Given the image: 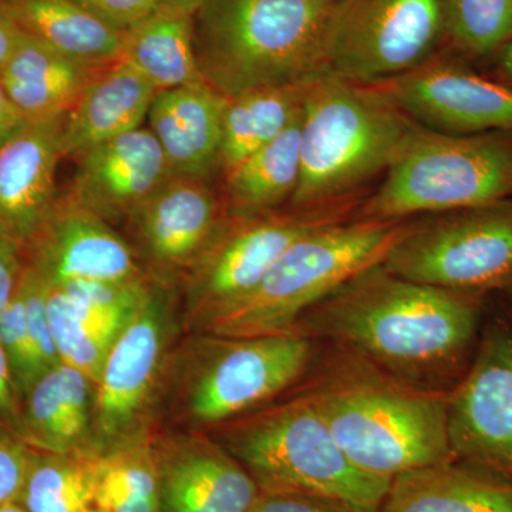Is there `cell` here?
Here are the masks:
<instances>
[{
    "label": "cell",
    "mask_w": 512,
    "mask_h": 512,
    "mask_svg": "<svg viewBox=\"0 0 512 512\" xmlns=\"http://www.w3.org/2000/svg\"><path fill=\"white\" fill-rule=\"evenodd\" d=\"M121 59L160 90L202 82L194 46L192 16L158 6L124 33Z\"/></svg>",
    "instance_id": "27"
},
{
    "label": "cell",
    "mask_w": 512,
    "mask_h": 512,
    "mask_svg": "<svg viewBox=\"0 0 512 512\" xmlns=\"http://www.w3.org/2000/svg\"><path fill=\"white\" fill-rule=\"evenodd\" d=\"M406 220H350L326 225L286 249L244 299L204 320L215 338L291 333L303 313L359 275L382 264Z\"/></svg>",
    "instance_id": "6"
},
{
    "label": "cell",
    "mask_w": 512,
    "mask_h": 512,
    "mask_svg": "<svg viewBox=\"0 0 512 512\" xmlns=\"http://www.w3.org/2000/svg\"><path fill=\"white\" fill-rule=\"evenodd\" d=\"M99 69L22 32L0 72V82L16 109L35 123L66 116Z\"/></svg>",
    "instance_id": "23"
},
{
    "label": "cell",
    "mask_w": 512,
    "mask_h": 512,
    "mask_svg": "<svg viewBox=\"0 0 512 512\" xmlns=\"http://www.w3.org/2000/svg\"><path fill=\"white\" fill-rule=\"evenodd\" d=\"M80 8L126 33L160 6L158 0H72Z\"/></svg>",
    "instance_id": "36"
},
{
    "label": "cell",
    "mask_w": 512,
    "mask_h": 512,
    "mask_svg": "<svg viewBox=\"0 0 512 512\" xmlns=\"http://www.w3.org/2000/svg\"><path fill=\"white\" fill-rule=\"evenodd\" d=\"M483 298L417 284L379 264L303 313L293 332L338 343L419 384L466 373L483 330Z\"/></svg>",
    "instance_id": "1"
},
{
    "label": "cell",
    "mask_w": 512,
    "mask_h": 512,
    "mask_svg": "<svg viewBox=\"0 0 512 512\" xmlns=\"http://www.w3.org/2000/svg\"><path fill=\"white\" fill-rule=\"evenodd\" d=\"M0 345L8 357L13 382L22 402L30 387L43 376V372L30 339L25 305L19 292V285L12 301L0 312Z\"/></svg>",
    "instance_id": "33"
},
{
    "label": "cell",
    "mask_w": 512,
    "mask_h": 512,
    "mask_svg": "<svg viewBox=\"0 0 512 512\" xmlns=\"http://www.w3.org/2000/svg\"><path fill=\"white\" fill-rule=\"evenodd\" d=\"M363 87L429 130L512 134V87L451 60L434 57L414 72Z\"/></svg>",
    "instance_id": "13"
},
{
    "label": "cell",
    "mask_w": 512,
    "mask_h": 512,
    "mask_svg": "<svg viewBox=\"0 0 512 512\" xmlns=\"http://www.w3.org/2000/svg\"><path fill=\"white\" fill-rule=\"evenodd\" d=\"M382 265L447 291H504L512 282V198L406 220Z\"/></svg>",
    "instance_id": "8"
},
{
    "label": "cell",
    "mask_w": 512,
    "mask_h": 512,
    "mask_svg": "<svg viewBox=\"0 0 512 512\" xmlns=\"http://www.w3.org/2000/svg\"><path fill=\"white\" fill-rule=\"evenodd\" d=\"M165 319L164 303L153 293L114 340L97 383L101 439H119L147 402L163 355Z\"/></svg>",
    "instance_id": "19"
},
{
    "label": "cell",
    "mask_w": 512,
    "mask_h": 512,
    "mask_svg": "<svg viewBox=\"0 0 512 512\" xmlns=\"http://www.w3.org/2000/svg\"><path fill=\"white\" fill-rule=\"evenodd\" d=\"M218 443L259 493L303 495L377 512L392 480L360 470L305 394L221 423Z\"/></svg>",
    "instance_id": "5"
},
{
    "label": "cell",
    "mask_w": 512,
    "mask_h": 512,
    "mask_svg": "<svg viewBox=\"0 0 512 512\" xmlns=\"http://www.w3.org/2000/svg\"><path fill=\"white\" fill-rule=\"evenodd\" d=\"M35 448L13 434L0 431V508L18 503Z\"/></svg>",
    "instance_id": "35"
},
{
    "label": "cell",
    "mask_w": 512,
    "mask_h": 512,
    "mask_svg": "<svg viewBox=\"0 0 512 512\" xmlns=\"http://www.w3.org/2000/svg\"><path fill=\"white\" fill-rule=\"evenodd\" d=\"M252 512H355L346 505L303 495L259 493Z\"/></svg>",
    "instance_id": "37"
},
{
    "label": "cell",
    "mask_w": 512,
    "mask_h": 512,
    "mask_svg": "<svg viewBox=\"0 0 512 512\" xmlns=\"http://www.w3.org/2000/svg\"><path fill=\"white\" fill-rule=\"evenodd\" d=\"M225 215L210 181L171 175L133 215L144 254L158 268H190Z\"/></svg>",
    "instance_id": "18"
},
{
    "label": "cell",
    "mask_w": 512,
    "mask_h": 512,
    "mask_svg": "<svg viewBox=\"0 0 512 512\" xmlns=\"http://www.w3.org/2000/svg\"><path fill=\"white\" fill-rule=\"evenodd\" d=\"M47 315L60 363L73 367L92 383H99L101 370L114 340L77 318L62 289L49 284Z\"/></svg>",
    "instance_id": "32"
},
{
    "label": "cell",
    "mask_w": 512,
    "mask_h": 512,
    "mask_svg": "<svg viewBox=\"0 0 512 512\" xmlns=\"http://www.w3.org/2000/svg\"><path fill=\"white\" fill-rule=\"evenodd\" d=\"M225 104L227 97L205 80L156 93L148 124L171 175L211 181L220 174Z\"/></svg>",
    "instance_id": "20"
},
{
    "label": "cell",
    "mask_w": 512,
    "mask_h": 512,
    "mask_svg": "<svg viewBox=\"0 0 512 512\" xmlns=\"http://www.w3.org/2000/svg\"><path fill=\"white\" fill-rule=\"evenodd\" d=\"M13 22L74 60L101 67L121 57L124 33L111 28L72 0H0Z\"/></svg>",
    "instance_id": "26"
},
{
    "label": "cell",
    "mask_w": 512,
    "mask_h": 512,
    "mask_svg": "<svg viewBox=\"0 0 512 512\" xmlns=\"http://www.w3.org/2000/svg\"><path fill=\"white\" fill-rule=\"evenodd\" d=\"M215 342L188 397L192 417L204 424L225 423L274 399L305 375L313 357V340L296 332Z\"/></svg>",
    "instance_id": "11"
},
{
    "label": "cell",
    "mask_w": 512,
    "mask_h": 512,
    "mask_svg": "<svg viewBox=\"0 0 512 512\" xmlns=\"http://www.w3.org/2000/svg\"><path fill=\"white\" fill-rule=\"evenodd\" d=\"M377 512H512V478L453 460L393 478Z\"/></svg>",
    "instance_id": "22"
},
{
    "label": "cell",
    "mask_w": 512,
    "mask_h": 512,
    "mask_svg": "<svg viewBox=\"0 0 512 512\" xmlns=\"http://www.w3.org/2000/svg\"><path fill=\"white\" fill-rule=\"evenodd\" d=\"M454 460L512 478V325L488 323L470 366L448 392Z\"/></svg>",
    "instance_id": "12"
},
{
    "label": "cell",
    "mask_w": 512,
    "mask_h": 512,
    "mask_svg": "<svg viewBox=\"0 0 512 512\" xmlns=\"http://www.w3.org/2000/svg\"><path fill=\"white\" fill-rule=\"evenodd\" d=\"M156 454L161 512H252L258 487L218 441L178 440Z\"/></svg>",
    "instance_id": "17"
},
{
    "label": "cell",
    "mask_w": 512,
    "mask_h": 512,
    "mask_svg": "<svg viewBox=\"0 0 512 512\" xmlns=\"http://www.w3.org/2000/svg\"><path fill=\"white\" fill-rule=\"evenodd\" d=\"M495 79L512 87V39L497 53Z\"/></svg>",
    "instance_id": "42"
},
{
    "label": "cell",
    "mask_w": 512,
    "mask_h": 512,
    "mask_svg": "<svg viewBox=\"0 0 512 512\" xmlns=\"http://www.w3.org/2000/svg\"><path fill=\"white\" fill-rule=\"evenodd\" d=\"M57 288L86 305L101 311L117 313L126 318H133L138 309L153 295L144 275L121 279V281L69 282Z\"/></svg>",
    "instance_id": "34"
},
{
    "label": "cell",
    "mask_w": 512,
    "mask_h": 512,
    "mask_svg": "<svg viewBox=\"0 0 512 512\" xmlns=\"http://www.w3.org/2000/svg\"><path fill=\"white\" fill-rule=\"evenodd\" d=\"M156 93V87L121 57L100 67L64 117L63 158H76L97 144L140 128Z\"/></svg>",
    "instance_id": "21"
},
{
    "label": "cell",
    "mask_w": 512,
    "mask_h": 512,
    "mask_svg": "<svg viewBox=\"0 0 512 512\" xmlns=\"http://www.w3.org/2000/svg\"><path fill=\"white\" fill-rule=\"evenodd\" d=\"M302 111L271 143L221 175V200L228 214H266L288 207L301 178Z\"/></svg>",
    "instance_id": "25"
},
{
    "label": "cell",
    "mask_w": 512,
    "mask_h": 512,
    "mask_svg": "<svg viewBox=\"0 0 512 512\" xmlns=\"http://www.w3.org/2000/svg\"><path fill=\"white\" fill-rule=\"evenodd\" d=\"M100 456L35 450L18 503L26 512H87L93 507Z\"/></svg>",
    "instance_id": "29"
},
{
    "label": "cell",
    "mask_w": 512,
    "mask_h": 512,
    "mask_svg": "<svg viewBox=\"0 0 512 512\" xmlns=\"http://www.w3.org/2000/svg\"><path fill=\"white\" fill-rule=\"evenodd\" d=\"M504 291H508L511 293V296H512V282L510 285L507 286V288L504 289Z\"/></svg>",
    "instance_id": "45"
},
{
    "label": "cell",
    "mask_w": 512,
    "mask_h": 512,
    "mask_svg": "<svg viewBox=\"0 0 512 512\" xmlns=\"http://www.w3.org/2000/svg\"><path fill=\"white\" fill-rule=\"evenodd\" d=\"M93 507L103 512H161L156 451L121 446L101 458Z\"/></svg>",
    "instance_id": "30"
},
{
    "label": "cell",
    "mask_w": 512,
    "mask_h": 512,
    "mask_svg": "<svg viewBox=\"0 0 512 512\" xmlns=\"http://www.w3.org/2000/svg\"><path fill=\"white\" fill-rule=\"evenodd\" d=\"M336 0H207L192 16L198 67L225 97L311 83L328 73Z\"/></svg>",
    "instance_id": "3"
},
{
    "label": "cell",
    "mask_w": 512,
    "mask_h": 512,
    "mask_svg": "<svg viewBox=\"0 0 512 512\" xmlns=\"http://www.w3.org/2000/svg\"><path fill=\"white\" fill-rule=\"evenodd\" d=\"M360 204L282 208L256 215L225 211L208 244L190 266L188 295L194 312L208 319L244 299L286 249L309 232L353 218Z\"/></svg>",
    "instance_id": "10"
},
{
    "label": "cell",
    "mask_w": 512,
    "mask_h": 512,
    "mask_svg": "<svg viewBox=\"0 0 512 512\" xmlns=\"http://www.w3.org/2000/svg\"><path fill=\"white\" fill-rule=\"evenodd\" d=\"M29 121L16 109L15 104L9 99L5 87L0 82V150L9 144L16 136H19Z\"/></svg>",
    "instance_id": "40"
},
{
    "label": "cell",
    "mask_w": 512,
    "mask_h": 512,
    "mask_svg": "<svg viewBox=\"0 0 512 512\" xmlns=\"http://www.w3.org/2000/svg\"><path fill=\"white\" fill-rule=\"evenodd\" d=\"M207 0H158L161 6L167 8L181 10V12L188 13L194 16V13L201 8Z\"/></svg>",
    "instance_id": "43"
},
{
    "label": "cell",
    "mask_w": 512,
    "mask_h": 512,
    "mask_svg": "<svg viewBox=\"0 0 512 512\" xmlns=\"http://www.w3.org/2000/svg\"><path fill=\"white\" fill-rule=\"evenodd\" d=\"M23 258L55 286L143 275L130 247L107 221L69 194L57 197L45 221L23 247Z\"/></svg>",
    "instance_id": "14"
},
{
    "label": "cell",
    "mask_w": 512,
    "mask_h": 512,
    "mask_svg": "<svg viewBox=\"0 0 512 512\" xmlns=\"http://www.w3.org/2000/svg\"><path fill=\"white\" fill-rule=\"evenodd\" d=\"M20 36H22V30L13 22L0 2V72L18 45Z\"/></svg>",
    "instance_id": "41"
},
{
    "label": "cell",
    "mask_w": 512,
    "mask_h": 512,
    "mask_svg": "<svg viewBox=\"0 0 512 512\" xmlns=\"http://www.w3.org/2000/svg\"><path fill=\"white\" fill-rule=\"evenodd\" d=\"M64 117L30 123L0 150V238H33L57 200Z\"/></svg>",
    "instance_id": "16"
},
{
    "label": "cell",
    "mask_w": 512,
    "mask_h": 512,
    "mask_svg": "<svg viewBox=\"0 0 512 512\" xmlns=\"http://www.w3.org/2000/svg\"><path fill=\"white\" fill-rule=\"evenodd\" d=\"M0 431L13 434L22 440V402L15 382L8 357L0 345Z\"/></svg>",
    "instance_id": "38"
},
{
    "label": "cell",
    "mask_w": 512,
    "mask_h": 512,
    "mask_svg": "<svg viewBox=\"0 0 512 512\" xmlns=\"http://www.w3.org/2000/svg\"><path fill=\"white\" fill-rule=\"evenodd\" d=\"M447 35L461 52L497 55L512 39V0H444Z\"/></svg>",
    "instance_id": "31"
},
{
    "label": "cell",
    "mask_w": 512,
    "mask_h": 512,
    "mask_svg": "<svg viewBox=\"0 0 512 512\" xmlns=\"http://www.w3.org/2000/svg\"><path fill=\"white\" fill-rule=\"evenodd\" d=\"M417 126L366 87L323 74L303 103L301 178L288 207L362 204Z\"/></svg>",
    "instance_id": "4"
},
{
    "label": "cell",
    "mask_w": 512,
    "mask_h": 512,
    "mask_svg": "<svg viewBox=\"0 0 512 512\" xmlns=\"http://www.w3.org/2000/svg\"><path fill=\"white\" fill-rule=\"evenodd\" d=\"M89 384L82 373L62 363L37 379L22 399V440L47 453L96 454L86 436Z\"/></svg>",
    "instance_id": "24"
},
{
    "label": "cell",
    "mask_w": 512,
    "mask_h": 512,
    "mask_svg": "<svg viewBox=\"0 0 512 512\" xmlns=\"http://www.w3.org/2000/svg\"><path fill=\"white\" fill-rule=\"evenodd\" d=\"M0 512H26L25 508L22 507L19 503H12L5 505V507L0 508Z\"/></svg>",
    "instance_id": "44"
},
{
    "label": "cell",
    "mask_w": 512,
    "mask_h": 512,
    "mask_svg": "<svg viewBox=\"0 0 512 512\" xmlns=\"http://www.w3.org/2000/svg\"><path fill=\"white\" fill-rule=\"evenodd\" d=\"M313 82L264 87L227 97L222 116L220 174L228 173L278 137L301 113Z\"/></svg>",
    "instance_id": "28"
},
{
    "label": "cell",
    "mask_w": 512,
    "mask_h": 512,
    "mask_svg": "<svg viewBox=\"0 0 512 512\" xmlns=\"http://www.w3.org/2000/svg\"><path fill=\"white\" fill-rule=\"evenodd\" d=\"M512 198V134L417 126L353 218L400 221Z\"/></svg>",
    "instance_id": "7"
},
{
    "label": "cell",
    "mask_w": 512,
    "mask_h": 512,
    "mask_svg": "<svg viewBox=\"0 0 512 512\" xmlns=\"http://www.w3.org/2000/svg\"><path fill=\"white\" fill-rule=\"evenodd\" d=\"M345 352L302 394L346 456L360 470L386 480L453 461L448 392L407 382L352 350Z\"/></svg>",
    "instance_id": "2"
},
{
    "label": "cell",
    "mask_w": 512,
    "mask_h": 512,
    "mask_svg": "<svg viewBox=\"0 0 512 512\" xmlns=\"http://www.w3.org/2000/svg\"><path fill=\"white\" fill-rule=\"evenodd\" d=\"M25 258L22 245L0 238V312L9 305L18 289Z\"/></svg>",
    "instance_id": "39"
},
{
    "label": "cell",
    "mask_w": 512,
    "mask_h": 512,
    "mask_svg": "<svg viewBox=\"0 0 512 512\" xmlns=\"http://www.w3.org/2000/svg\"><path fill=\"white\" fill-rule=\"evenodd\" d=\"M87 512H103V511L97 510V508L92 507V508H90V510H89V511H87Z\"/></svg>",
    "instance_id": "46"
},
{
    "label": "cell",
    "mask_w": 512,
    "mask_h": 512,
    "mask_svg": "<svg viewBox=\"0 0 512 512\" xmlns=\"http://www.w3.org/2000/svg\"><path fill=\"white\" fill-rule=\"evenodd\" d=\"M76 160V177L67 194L106 221L131 217L171 177L150 128L97 144Z\"/></svg>",
    "instance_id": "15"
},
{
    "label": "cell",
    "mask_w": 512,
    "mask_h": 512,
    "mask_svg": "<svg viewBox=\"0 0 512 512\" xmlns=\"http://www.w3.org/2000/svg\"><path fill=\"white\" fill-rule=\"evenodd\" d=\"M446 39L444 0H336L326 70L356 86H375L429 63Z\"/></svg>",
    "instance_id": "9"
}]
</instances>
